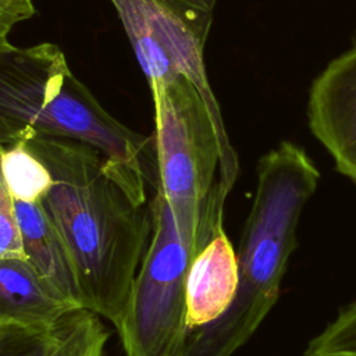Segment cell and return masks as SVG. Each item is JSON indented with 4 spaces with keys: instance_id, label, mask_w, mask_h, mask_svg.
<instances>
[{
    "instance_id": "1",
    "label": "cell",
    "mask_w": 356,
    "mask_h": 356,
    "mask_svg": "<svg viewBox=\"0 0 356 356\" xmlns=\"http://www.w3.org/2000/svg\"><path fill=\"white\" fill-rule=\"evenodd\" d=\"M24 140L51 175L40 203L72 259L83 305L114 325L152 236L150 204L138 203L90 145L43 135Z\"/></svg>"
},
{
    "instance_id": "2",
    "label": "cell",
    "mask_w": 356,
    "mask_h": 356,
    "mask_svg": "<svg viewBox=\"0 0 356 356\" xmlns=\"http://www.w3.org/2000/svg\"><path fill=\"white\" fill-rule=\"evenodd\" d=\"M36 135L90 145L140 204H147V186H157L154 135L135 132L106 111L56 44H8L0 50V146Z\"/></svg>"
},
{
    "instance_id": "3",
    "label": "cell",
    "mask_w": 356,
    "mask_h": 356,
    "mask_svg": "<svg viewBox=\"0 0 356 356\" xmlns=\"http://www.w3.org/2000/svg\"><path fill=\"white\" fill-rule=\"evenodd\" d=\"M256 191L238 248L239 282L228 310L186 330L175 356H232L260 327L280 298L296 246L302 210L320 181L309 154L282 140L260 157Z\"/></svg>"
},
{
    "instance_id": "4",
    "label": "cell",
    "mask_w": 356,
    "mask_h": 356,
    "mask_svg": "<svg viewBox=\"0 0 356 356\" xmlns=\"http://www.w3.org/2000/svg\"><path fill=\"white\" fill-rule=\"evenodd\" d=\"M149 86L154 104L156 189L182 238L200 250L224 227L225 200L239 172L238 156L224 121L211 114L189 78L178 75Z\"/></svg>"
},
{
    "instance_id": "5",
    "label": "cell",
    "mask_w": 356,
    "mask_h": 356,
    "mask_svg": "<svg viewBox=\"0 0 356 356\" xmlns=\"http://www.w3.org/2000/svg\"><path fill=\"white\" fill-rule=\"evenodd\" d=\"M149 204L152 236L114 327L127 356H175L186 332V275L199 250L179 234L159 189Z\"/></svg>"
},
{
    "instance_id": "6",
    "label": "cell",
    "mask_w": 356,
    "mask_h": 356,
    "mask_svg": "<svg viewBox=\"0 0 356 356\" xmlns=\"http://www.w3.org/2000/svg\"><path fill=\"white\" fill-rule=\"evenodd\" d=\"M149 82L189 78L222 121L209 85L204 46L217 0H110Z\"/></svg>"
},
{
    "instance_id": "7",
    "label": "cell",
    "mask_w": 356,
    "mask_h": 356,
    "mask_svg": "<svg viewBox=\"0 0 356 356\" xmlns=\"http://www.w3.org/2000/svg\"><path fill=\"white\" fill-rule=\"evenodd\" d=\"M307 122L337 171L356 186V42L312 82Z\"/></svg>"
},
{
    "instance_id": "8",
    "label": "cell",
    "mask_w": 356,
    "mask_h": 356,
    "mask_svg": "<svg viewBox=\"0 0 356 356\" xmlns=\"http://www.w3.org/2000/svg\"><path fill=\"white\" fill-rule=\"evenodd\" d=\"M238 282V254L222 227L195 254L189 266L185 289L186 330L221 317L235 298Z\"/></svg>"
},
{
    "instance_id": "9",
    "label": "cell",
    "mask_w": 356,
    "mask_h": 356,
    "mask_svg": "<svg viewBox=\"0 0 356 356\" xmlns=\"http://www.w3.org/2000/svg\"><path fill=\"white\" fill-rule=\"evenodd\" d=\"M74 309L26 259L0 257V327L51 328Z\"/></svg>"
},
{
    "instance_id": "10",
    "label": "cell",
    "mask_w": 356,
    "mask_h": 356,
    "mask_svg": "<svg viewBox=\"0 0 356 356\" xmlns=\"http://www.w3.org/2000/svg\"><path fill=\"white\" fill-rule=\"evenodd\" d=\"M15 210L26 260L64 299L85 307L72 259L42 203L15 200Z\"/></svg>"
},
{
    "instance_id": "11",
    "label": "cell",
    "mask_w": 356,
    "mask_h": 356,
    "mask_svg": "<svg viewBox=\"0 0 356 356\" xmlns=\"http://www.w3.org/2000/svg\"><path fill=\"white\" fill-rule=\"evenodd\" d=\"M1 170L15 200L42 202L51 186L46 164L25 140L1 146Z\"/></svg>"
},
{
    "instance_id": "12",
    "label": "cell",
    "mask_w": 356,
    "mask_h": 356,
    "mask_svg": "<svg viewBox=\"0 0 356 356\" xmlns=\"http://www.w3.org/2000/svg\"><path fill=\"white\" fill-rule=\"evenodd\" d=\"M108 331L102 317L86 307L74 309L54 325L47 356H103Z\"/></svg>"
},
{
    "instance_id": "13",
    "label": "cell",
    "mask_w": 356,
    "mask_h": 356,
    "mask_svg": "<svg viewBox=\"0 0 356 356\" xmlns=\"http://www.w3.org/2000/svg\"><path fill=\"white\" fill-rule=\"evenodd\" d=\"M305 356H356V300L309 341Z\"/></svg>"
},
{
    "instance_id": "14",
    "label": "cell",
    "mask_w": 356,
    "mask_h": 356,
    "mask_svg": "<svg viewBox=\"0 0 356 356\" xmlns=\"http://www.w3.org/2000/svg\"><path fill=\"white\" fill-rule=\"evenodd\" d=\"M54 342L51 328L0 327V356H47Z\"/></svg>"
},
{
    "instance_id": "15",
    "label": "cell",
    "mask_w": 356,
    "mask_h": 356,
    "mask_svg": "<svg viewBox=\"0 0 356 356\" xmlns=\"http://www.w3.org/2000/svg\"><path fill=\"white\" fill-rule=\"evenodd\" d=\"M0 257L26 259L22 248L19 225L17 220L15 199L13 197L1 170L0 146Z\"/></svg>"
},
{
    "instance_id": "16",
    "label": "cell",
    "mask_w": 356,
    "mask_h": 356,
    "mask_svg": "<svg viewBox=\"0 0 356 356\" xmlns=\"http://www.w3.org/2000/svg\"><path fill=\"white\" fill-rule=\"evenodd\" d=\"M35 14L32 0H0V50L11 44L8 33L11 28Z\"/></svg>"
}]
</instances>
